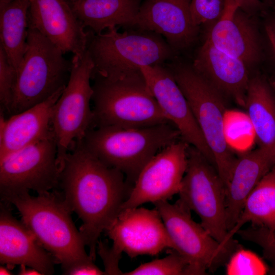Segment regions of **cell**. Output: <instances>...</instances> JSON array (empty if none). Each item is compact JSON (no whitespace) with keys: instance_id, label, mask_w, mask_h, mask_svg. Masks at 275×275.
<instances>
[{"instance_id":"1","label":"cell","mask_w":275,"mask_h":275,"mask_svg":"<svg viewBox=\"0 0 275 275\" xmlns=\"http://www.w3.org/2000/svg\"><path fill=\"white\" fill-rule=\"evenodd\" d=\"M132 187L123 173L91 153L83 140L76 142L65 157L58 188L82 221L79 231L94 261L101 234L118 215Z\"/></svg>"},{"instance_id":"2","label":"cell","mask_w":275,"mask_h":275,"mask_svg":"<svg viewBox=\"0 0 275 275\" xmlns=\"http://www.w3.org/2000/svg\"><path fill=\"white\" fill-rule=\"evenodd\" d=\"M1 197L2 201L16 207L22 222L61 265L63 273L78 263L93 260L86 251L61 191L55 189L34 197L25 190Z\"/></svg>"},{"instance_id":"3","label":"cell","mask_w":275,"mask_h":275,"mask_svg":"<svg viewBox=\"0 0 275 275\" xmlns=\"http://www.w3.org/2000/svg\"><path fill=\"white\" fill-rule=\"evenodd\" d=\"M92 79L94 80L92 128H135L170 123L141 70L115 78L94 74Z\"/></svg>"},{"instance_id":"4","label":"cell","mask_w":275,"mask_h":275,"mask_svg":"<svg viewBox=\"0 0 275 275\" xmlns=\"http://www.w3.org/2000/svg\"><path fill=\"white\" fill-rule=\"evenodd\" d=\"M182 139L171 123L124 128L99 127L87 132L84 143L106 166L116 169L134 184L145 166L163 149Z\"/></svg>"},{"instance_id":"5","label":"cell","mask_w":275,"mask_h":275,"mask_svg":"<svg viewBox=\"0 0 275 275\" xmlns=\"http://www.w3.org/2000/svg\"><path fill=\"white\" fill-rule=\"evenodd\" d=\"M88 32L87 50L94 74L115 78L140 70L142 66L164 64L174 59L175 51L160 35L152 31L117 28L99 34Z\"/></svg>"},{"instance_id":"6","label":"cell","mask_w":275,"mask_h":275,"mask_svg":"<svg viewBox=\"0 0 275 275\" xmlns=\"http://www.w3.org/2000/svg\"><path fill=\"white\" fill-rule=\"evenodd\" d=\"M165 64L189 104L226 188L237 157L225 137L224 122L227 109L225 96L192 64L176 61Z\"/></svg>"},{"instance_id":"7","label":"cell","mask_w":275,"mask_h":275,"mask_svg":"<svg viewBox=\"0 0 275 275\" xmlns=\"http://www.w3.org/2000/svg\"><path fill=\"white\" fill-rule=\"evenodd\" d=\"M64 54L39 31L29 27L27 48L16 71L9 116L44 101L66 86L71 61Z\"/></svg>"},{"instance_id":"8","label":"cell","mask_w":275,"mask_h":275,"mask_svg":"<svg viewBox=\"0 0 275 275\" xmlns=\"http://www.w3.org/2000/svg\"><path fill=\"white\" fill-rule=\"evenodd\" d=\"M71 61L68 81L54 105L51 120L60 170L73 145L83 140L93 126V62L87 49L81 55H73Z\"/></svg>"},{"instance_id":"9","label":"cell","mask_w":275,"mask_h":275,"mask_svg":"<svg viewBox=\"0 0 275 275\" xmlns=\"http://www.w3.org/2000/svg\"><path fill=\"white\" fill-rule=\"evenodd\" d=\"M181 204L199 216L202 226L217 241L228 247H238L236 241H226L228 234L226 187L215 168L195 147L187 149V166L179 191Z\"/></svg>"},{"instance_id":"10","label":"cell","mask_w":275,"mask_h":275,"mask_svg":"<svg viewBox=\"0 0 275 275\" xmlns=\"http://www.w3.org/2000/svg\"><path fill=\"white\" fill-rule=\"evenodd\" d=\"M159 212L175 250L199 272L206 274L226 264L240 247H228L215 239L191 218L190 210L178 200L175 204L162 201L154 204Z\"/></svg>"},{"instance_id":"11","label":"cell","mask_w":275,"mask_h":275,"mask_svg":"<svg viewBox=\"0 0 275 275\" xmlns=\"http://www.w3.org/2000/svg\"><path fill=\"white\" fill-rule=\"evenodd\" d=\"M60 170L52 130L44 138L0 159L1 197L58 188Z\"/></svg>"},{"instance_id":"12","label":"cell","mask_w":275,"mask_h":275,"mask_svg":"<svg viewBox=\"0 0 275 275\" xmlns=\"http://www.w3.org/2000/svg\"><path fill=\"white\" fill-rule=\"evenodd\" d=\"M189 145L181 139L154 156L141 170L121 210L168 201L178 194L187 169Z\"/></svg>"},{"instance_id":"13","label":"cell","mask_w":275,"mask_h":275,"mask_svg":"<svg viewBox=\"0 0 275 275\" xmlns=\"http://www.w3.org/2000/svg\"><path fill=\"white\" fill-rule=\"evenodd\" d=\"M112 247L130 258L157 256L175 250L158 211L135 207L121 210L104 231Z\"/></svg>"},{"instance_id":"14","label":"cell","mask_w":275,"mask_h":275,"mask_svg":"<svg viewBox=\"0 0 275 275\" xmlns=\"http://www.w3.org/2000/svg\"><path fill=\"white\" fill-rule=\"evenodd\" d=\"M140 70L152 94L181 138L199 150L214 166L208 147L189 104L172 72L164 64L142 66Z\"/></svg>"},{"instance_id":"15","label":"cell","mask_w":275,"mask_h":275,"mask_svg":"<svg viewBox=\"0 0 275 275\" xmlns=\"http://www.w3.org/2000/svg\"><path fill=\"white\" fill-rule=\"evenodd\" d=\"M29 27L37 30L65 54L81 55L88 32L67 0H30Z\"/></svg>"},{"instance_id":"16","label":"cell","mask_w":275,"mask_h":275,"mask_svg":"<svg viewBox=\"0 0 275 275\" xmlns=\"http://www.w3.org/2000/svg\"><path fill=\"white\" fill-rule=\"evenodd\" d=\"M190 0H144L132 27L162 36L176 51L190 47L199 27L192 19Z\"/></svg>"},{"instance_id":"17","label":"cell","mask_w":275,"mask_h":275,"mask_svg":"<svg viewBox=\"0 0 275 275\" xmlns=\"http://www.w3.org/2000/svg\"><path fill=\"white\" fill-rule=\"evenodd\" d=\"M235 4L225 2L221 18L206 28L205 39L223 52L242 61L248 67L258 63L262 46L256 22Z\"/></svg>"},{"instance_id":"18","label":"cell","mask_w":275,"mask_h":275,"mask_svg":"<svg viewBox=\"0 0 275 275\" xmlns=\"http://www.w3.org/2000/svg\"><path fill=\"white\" fill-rule=\"evenodd\" d=\"M0 212V262L11 269L24 265L41 274L54 272L57 263L53 256L40 244L35 235L11 214L9 203L2 201Z\"/></svg>"},{"instance_id":"19","label":"cell","mask_w":275,"mask_h":275,"mask_svg":"<svg viewBox=\"0 0 275 275\" xmlns=\"http://www.w3.org/2000/svg\"><path fill=\"white\" fill-rule=\"evenodd\" d=\"M192 65L224 96L244 106L251 78L248 67L242 61L219 50L205 39Z\"/></svg>"},{"instance_id":"20","label":"cell","mask_w":275,"mask_h":275,"mask_svg":"<svg viewBox=\"0 0 275 275\" xmlns=\"http://www.w3.org/2000/svg\"><path fill=\"white\" fill-rule=\"evenodd\" d=\"M65 87L44 101L7 119L1 114L0 159L49 134L53 108Z\"/></svg>"},{"instance_id":"21","label":"cell","mask_w":275,"mask_h":275,"mask_svg":"<svg viewBox=\"0 0 275 275\" xmlns=\"http://www.w3.org/2000/svg\"><path fill=\"white\" fill-rule=\"evenodd\" d=\"M275 166V157L258 147L237 157L226 188L228 231L233 228L249 195Z\"/></svg>"},{"instance_id":"22","label":"cell","mask_w":275,"mask_h":275,"mask_svg":"<svg viewBox=\"0 0 275 275\" xmlns=\"http://www.w3.org/2000/svg\"><path fill=\"white\" fill-rule=\"evenodd\" d=\"M68 3L84 26L99 34L118 26L132 27L142 0H73Z\"/></svg>"},{"instance_id":"23","label":"cell","mask_w":275,"mask_h":275,"mask_svg":"<svg viewBox=\"0 0 275 275\" xmlns=\"http://www.w3.org/2000/svg\"><path fill=\"white\" fill-rule=\"evenodd\" d=\"M244 107L259 147L275 157V92L262 77L250 78Z\"/></svg>"},{"instance_id":"24","label":"cell","mask_w":275,"mask_h":275,"mask_svg":"<svg viewBox=\"0 0 275 275\" xmlns=\"http://www.w3.org/2000/svg\"><path fill=\"white\" fill-rule=\"evenodd\" d=\"M30 0L0 3V46L16 71L26 51Z\"/></svg>"},{"instance_id":"25","label":"cell","mask_w":275,"mask_h":275,"mask_svg":"<svg viewBox=\"0 0 275 275\" xmlns=\"http://www.w3.org/2000/svg\"><path fill=\"white\" fill-rule=\"evenodd\" d=\"M275 230V166L266 174L246 199L242 210L232 229L228 232L227 243L246 223Z\"/></svg>"},{"instance_id":"26","label":"cell","mask_w":275,"mask_h":275,"mask_svg":"<svg viewBox=\"0 0 275 275\" xmlns=\"http://www.w3.org/2000/svg\"><path fill=\"white\" fill-rule=\"evenodd\" d=\"M123 275H200L188 261L175 250L160 259L141 264Z\"/></svg>"},{"instance_id":"27","label":"cell","mask_w":275,"mask_h":275,"mask_svg":"<svg viewBox=\"0 0 275 275\" xmlns=\"http://www.w3.org/2000/svg\"><path fill=\"white\" fill-rule=\"evenodd\" d=\"M228 275H262L268 269L263 261L255 253L242 248L236 250L226 264Z\"/></svg>"},{"instance_id":"28","label":"cell","mask_w":275,"mask_h":275,"mask_svg":"<svg viewBox=\"0 0 275 275\" xmlns=\"http://www.w3.org/2000/svg\"><path fill=\"white\" fill-rule=\"evenodd\" d=\"M236 234L262 248L264 257L273 265L270 272L275 274V230L252 226L245 229H240Z\"/></svg>"},{"instance_id":"29","label":"cell","mask_w":275,"mask_h":275,"mask_svg":"<svg viewBox=\"0 0 275 275\" xmlns=\"http://www.w3.org/2000/svg\"><path fill=\"white\" fill-rule=\"evenodd\" d=\"M225 0H190V9L194 23L206 28L216 22L222 17Z\"/></svg>"},{"instance_id":"30","label":"cell","mask_w":275,"mask_h":275,"mask_svg":"<svg viewBox=\"0 0 275 275\" xmlns=\"http://www.w3.org/2000/svg\"><path fill=\"white\" fill-rule=\"evenodd\" d=\"M16 71L9 63L0 46V103L1 114L7 115L11 105L16 81Z\"/></svg>"},{"instance_id":"31","label":"cell","mask_w":275,"mask_h":275,"mask_svg":"<svg viewBox=\"0 0 275 275\" xmlns=\"http://www.w3.org/2000/svg\"><path fill=\"white\" fill-rule=\"evenodd\" d=\"M97 250L103 262L105 274H123V272L119 267L121 253L115 250L112 246L109 247L104 242L100 240L97 243Z\"/></svg>"},{"instance_id":"32","label":"cell","mask_w":275,"mask_h":275,"mask_svg":"<svg viewBox=\"0 0 275 275\" xmlns=\"http://www.w3.org/2000/svg\"><path fill=\"white\" fill-rule=\"evenodd\" d=\"M93 260L82 262L76 264L63 273L67 275H105L94 263Z\"/></svg>"},{"instance_id":"33","label":"cell","mask_w":275,"mask_h":275,"mask_svg":"<svg viewBox=\"0 0 275 275\" xmlns=\"http://www.w3.org/2000/svg\"><path fill=\"white\" fill-rule=\"evenodd\" d=\"M225 2L236 5L239 9L251 15L264 8L263 4L260 0H225Z\"/></svg>"},{"instance_id":"34","label":"cell","mask_w":275,"mask_h":275,"mask_svg":"<svg viewBox=\"0 0 275 275\" xmlns=\"http://www.w3.org/2000/svg\"><path fill=\"white\" fill-rule=\"evenodd\" d=\"M20 269L18 271L19 275H40L41 273L37 269L27 266L24 265H20Z\"/></svg>"},{"instance_id":"35","label":"cell","mask_w":275,"mask_h":275,"mask_svg":"<svg viewBox=\"0 0 275 275\" xmlns=\"http://www.w3.org/2000/svg\"><path fill=\"white\" fill-rule=\"evenodd\" d=\"M265 30L268 39L269 41L270 44L271 45L275 56V36L274 35L273 33L270 29V28L267 25H266Z\"/></svg>"},{"instance_id":"36","label":"cell","mask_w":275,"mask_h":275,"mask_svg":"<svg viewBox=\"0 0 275 275\" xmlns=\"http://www.w3.org/2000/svg\"><path fill=\"white\" fill-rule=\"evenodd\" d=\"M266 25L270 28L275 36V17L271 18Z\"/></svg>"},{"instance_id":"37","label":"cell","mask_w":275,"mask_h":275,"mask_svg":"<svg viewBox=\"0 0 275 275\" xmlns=\"http://www.w3.org/2000/svg\"><path fill=\"white\" fill-rule=\"evenodd\" d=\"M10 269H9L7 267H4L1 266L0 267V274L1 275H8V274H12V272L10 270Z\"/></svg>"},{"instance_id":"38","label":"cell","mask_w":275,"mask_h":275,"mask_svg":"<svg viewBox=\"0 0 275 275\" xmlns=\"http://www.w3.org/2000/svg\"><path fill=\"white\" fill-rule=\"evenodd\" d=\"M13 0H0V3H7L13 1Z\"/></svg>"},{"instance_id":"39","label":"cell","mask_w":275,"mask_h":275,"mask_svg":"<svg viewBox=\"0 0 275 275\" xmlns=\"http://www.w3.org/2000/svg\"><path fill=\"white\" fill-rule=\"evenodd\" d=\"M269 3L275 4V0H267Z\"/></svg>"},{"instance_id":"40","label":"cell","mask_w":275,"mask_h":275,"mask_svg":"<svg viewBox=\"0 0 275 275\" xmlns=\"http://www.w3.org/2000/svg\"><path fill=\"white\" fill-rule=\"evenodd\" d=\"M273 90H274V92H275V85H274V86L273 87Z\"/></svg>"},{"instance_id":"41","label":"cell","mask_w":275,"mask_h":275,"mask_svg":"<svg viewBox=\"0 0 275 275\" xmlns=\"http://www.w3.org/2000/svg\"><path fill=\"white\" fill-rule=\"evenodd\" d=\"M68 2H71V1H72L73 0H67Z\"/></svg>"}]
</instances>
